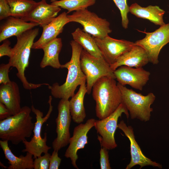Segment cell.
<instances>
[{
	"mask_svg": "<svg viewBox=\"0 0 169 169\" xmlns=\"http://www.w3.org/2000/svg\"><path fill=\"white\" fill-rule=\"evenodd\" d=\"M70 44L72 50L70 60L61 67L68 69L65 81L61 85L55 83L48 87L52 95L55 98L69 100L74 95L77 86L86 81V76L81 69L80 63L83 48L74 40L71 41Z\"/></svg>",
	"mask_w": 169,
	"mask_h": 169,
	"instance_id": "6da1fadb",
	"label": "cell"
},
{
	"mask_svg": "<svg viewBox=\"0 0 169 169\" xmlns=\"http://www.w3.org/2000/svg\"><path fill=\"white\" fill-rule=\"evenodd\" d=\"M115 79L104 76L99 79L93 86L96 115L100 120L110 115L122 103L121 92Z\"/></svg>",
	"mask_w": 169,
	"mask_h": 169,
	"instance_id": "7a4b0ae2",
	"label": "cell"
},
{
	"mask_svg": "<svg viewBox=\"0 0 169 169\" xmlns=\"http://www.w3.org/2000/svg\"><path fill=\"white\" fill-rule=\"evenodd\" d=\"M38 32V28H32L16 37L17 42L13 48V54L9 60L8 63L11 66L17 69L18 72L16 75L22 83L23 87L27 90L36 89L42 85L48 86L49 84L29 83L25 75V71L29 65L31 50Z\"/></svg>",
	"mask_w": 169,
	"mask_h": 169,
	"instance_id": "3957f363",
	"label": "cell"
},
{
	"mask_svg": "<svg viewBox=\"0 0 169 169\" xmlns=\"http://www.w3.org/2000/svg\"><path fill=\"white\" fill-rule=\"evenodd\" d=\"M31 108L22 107L17 114L0 121V138L17 145L31 136L35 124L30 115Z\"/></svg>",
	"mask_w": 169,
	"mask_h": 169,
	"instance_id": "277c9868",
	"label": "cell"
},
{
	"mask_svg": "<svg viewBox=\"0 0 169 169\" xmlns=\"http://www.w3.org/2000/svg\"><path fill=\"white\" fill-rule=\"evenodd\" d=\"M117 84L121 92L122 103L129 112L131 119H137L144 122L149 121L153 111L151 105L156 99L154 94L150 92L144 95L118 82Z\"/></svg>",
	"mask_w": 169,
	"mask_h": 169,
	"instance_id": "5b68a950",
	"label": "cell"
},
{
	"mask_svg": "<svg viewBox=\"0 0 169 169\" xmlns=\"http://www.w3.org/2000/svg\"><path fill=\"white\" fill-rule=\"evenodd\" d=\"M80 66L86 76L87 93L90 94L96 81L104 76L115 79L110 65L103 57H95L83 49L80 57Z\"/></svg>",
	"mask_w": 169,
	"mask_h": 169,
	"instance_id": "8992f818",
	"label": "cell"
},
{
	"mask_svg": "<svg viewBox=\"0 0 169 169\" xmlns=\"http://www.w3.org/2000/svg\"><path fill=\"white\" fill-rule=\"evenodd\" d=\"M52 97L49 96L48 103L49 104V108L46 115L43 117V113L39 110L36 109L34 106H31L32 111L36 115V121L33 132V135L29 141L26 140L22 143L25 146V149L22 152H29L33 156V158H36L40 156L42 153L48 152L51 147L47 145V134L45 132L43 138L41 137V132L43 124L49 118L52 112L53 106L52 105Z\"/></svg>",
	"mask_w": 169,
	"mask_h": 169,
	"instance_id": "52a82bcc",
	"label": "cell"
},
{
	"mask_svg": "<svg viewBox=\"0 0 169 169\" xmlns=\"http://www.w3.org/2000/svg\"><path fill=\"white\" fill-rule=\"evenodd\" d=\"M122 113L129 118V112L125 105L121 103L116 110L107 117L101 120H95L94 127L99 134L97 139L101 147L108 150L114 149L117 147L115 134L118 128V119Z\"/></svg>",
	"mask_w": 169,
	"mask_h": 169,
	"instance_id": "ba28073f",
	"label": "cell"
},
{
	"mask_svg": "<svg viewBox=\"0 0 169 169\" xmlns=\"http://www.w3.org/2000/svg\"><path fill=\"white\" fill-rule=\"evenodd\" d=\"M69 22H74L82 26L83 30L98 38H103L112 32L110 23L87 9L74 12L67 15Z\"/></svg>",
	"mask_w": 169,
	"mask_h": 169,
	"instance_id": "9c48e42d",
	"label": "cell"
},
{
	"mask_svg": "<svg viewBox=\"0 0 169 169\" xmlns=\"http://www.w3.org/2000/svg\"><path fill=\"white\" fill-rule=\"evenodd\" d=\"M145 37L135 44L142 47L146 52L149 62L153 64L159 63L158 56L162 48L169 43V23L160 26L151 33L143 32Z\"/></svg>",
	"mask_w": 169,
	"mask_h": 169,
	"instance_id": "30bf717a",
	"label": "cell"
},
{
	"mask_svg": "<svg viewBox=\"0 0 169 169\" xmlns=\"http://www.w3.org/2000/svg\"><path fill=\"white\" fill-rule=\"evenodd\" d=\"M58 113L56 119L57 136L52 142L54 150L59 151L69 144L70 126L72 118L69 100L61 99L58 106Z\"/></svg>",
	"mask_w": 169,
	"mask_h": 169,
	"instance_id": "8fae6325",
	"label": "cell"
},
{
	"mask_svg": "<svg viewBox=\"0 0 169 169\" xmlns=\"http://www.w3.org/2000/svg\"><path fill=\"white\" fill-rule=\"evenodd\" d=\"M93 38L103 56L110 65L135 45L133 42L115 39L108 35L103 38Z\"/></svg>",
	"mask_w": 169,
	"mask_h": 169,
	"instance_id": "7c38bea8",
	"label": "cell"
},
{
	"mask_svg": "<svg viewBox=\"0 0 169 169\" xmlns=\"http://www.w3.org/2000/svg\"><path fill=\"white\" fill-rule=\"evenodd\" d=\"M95 120V119L91 118L88 120L84 124L81 123L75 127L73 136L69 139V145L64 156L66 158L70 159L71 164L76 169H79L76 163L78 158L77 151L79 150L84 148L85 145L88 144L87 134L94 126Z\"/></svg>",
	"mask_w": 169,
	"mask_h": 169,
	"instance_id": "4fadbf2b",
	"label": "cell"
},
{
	"mask_svg": "<svg viewBox=\"0 0 169 169\" xmlns=\"http://www.w3.org/2000/svg\"><path fill=\"white\" fill-rule=\"evenodd\" d=\"M118 128L121 130L129 139L130 142L131 161L125 169H130L138 165L140 169L146 166H151L162 168L161 164L153 161L146 157L142 152L136 140L133 128L131 125L127 126L123 120L118 124Z\"/></svg>",
	"mask_w": 169,
	"mask_h": 169,
	"instance_id": "5bb4252c",
	"label": "cell"
},
{
	"mask_svg": "<svg viewBox=\"0 0 169 169\" xmlns=\"http://www.w3.org/2000/svg\"><path fill=\"white\" fill-rule=\"evenodd\" d=\"M113 72L115 79L120 84L129 85L140 91L149 81L151 74L143 67L134 68L126 66H120Z\"/></svg>",
	"mask_w": 169,
	"mask_h": 169,
	"instance_id": "9a60e30c",
	"label": "cell"
},
{
	"mask_svg": "<svg viewBox=\"0 0 169 169\" xmlns=\"http://www.w3.org/2000/svg\"><path fill=\"white\" fill-rule=\"evenodd\" d=\"M60 10V7L52 3L48 4L46 0H41L22 19L27 22L38 24L42 27L56 17Z\"/></svg>",
	"mask_w": 169,
	"mask_h": 169,
	"instance_id": "2e32d148",
	"label": "cell"
},
{
	"mask_svg": "<svg viewBox=\"0 0 169 169\" xmlns=\"http://www.w3.org/2000/svg\"><path fill=\"white\" fill-rule=\"evenodd\" d=\"M67 13L63 12L48 23L43 26V32L39 39L34 42L32 49H42L49 42L57 38L63 30L65 25L69 23Z\"/></svg>",
	"mask_w": 169,
	"mask_h": 169,
	"instance_id": "e0dca14e",
	"label": "cell"
},
{
	"mask_svg": "<svg viewBox=\"0 0 169 169\" xmlns=\"http://www.w3.org/2000/svg\"><path fill=\"white\" fill-rule=\"evenodd\" d=\"M149 62L145 50L141 46L135 44L116 60L110 67L114 71L119 67L126 66L136 68H141Z\"/></svg>",
	"mask_w": 169,
	"mask_h": 169,
	"instance_id": "ac0fdd59",
	"label": "cell"
},
{
	"mask_svg": "<svg viewBox=\"0 0 169 169\" xmlns=\"http://www.w3.org/2000/svg\"><path fill=\"white\" fill-rule=\"evenodd\" d=\"M0 102L4 104L12 115L21 110L19 88L14 81L2 84L0 86Z\"/></svg>",
	"mask_w": 169,
	"mask_h": 169,
	"instance_id": "d6986e66",
	"label": "cell"
},
{
	"mask_svg": "<svg viewBox=\"0 0 169 169\" xmlns=\"http://www.w3.org/2000/svg\"><path fill=\"white\" fill-rule=\"evenodd\" d=\"M0 26V42L14 36H17L24 32L39 25L38 24L28 23L22 18L11 16Z\"/></svg>",
	"mask_w": 169,
	"mask_h": 169,
	"instance_id": "ffe728a7",
	"label": "cell"
},
{
	"mask_svg": "<svg viewBox=\"0 0 169 169\" xmlns=\"http://www.w3.org/2000/svg\"><path fill=\"white\" fill-rule=\"evenodd\" d=\"M129 12L137 17L147 19L156 25L161 26L165 24L163 19L165 11L158 6L143 7L135 3L129 7Z\"/></svg>",
	"mask_w": 169,
	"mask_h": 169,
	"instance_id": "44dd1931",
	"label": "cell"
},
{
	"mask_svg": "<svg viewBox=\"0 0 169 169\" xmlns=\"http://www.w3.org/2000/svg\"><path fill=\"white\" fill-rule=\"evenodd\" d=\"M8 141H0V146L8 161L9 166L8 169H33V155L29 152H26L25 156L22 155L18 157L12 152L8 145Z\"/></svg>",
	"mask_w": 169,
	"mask_h": 169,
	"instance_id": "7402d4cb",
	"label": "cell"
},
{
	"mask_svg": "<svg viewBox=\"0 0 169 169\" xmlns=\"http://www.w3.org/2000/svg\"><path fill=\"white\" fill-rule=\"evenodd\" d=\"M62 46V39L56 38L45 45L42 49L44 56L40 63V67L44 68L50 66L54 68H61L59 55Z\"/></svg>",
	"mask_w": 169,
	"mask_h": 169,
	"instance_id": "603a6c76",
	"label": "cell"
},
{
	"mask_svg": "<svg viewBox=\"0 0 169 169\" xmlns=\"http://www.w3.org/2000/svg\"><path fill=\"white\" fill-rule=\"evenodd\" d=\"M85 82L80 85L77 92L69 100V108L71 118L73 121L77 124L82 123L86 116L84 105V100L87 93Z\"/></svg>",
	"mask_w": 169,
	"mask_h": 169,
	"instance_id": "cb8c5ba5",
	"label": "cell"
},
{
	"mask_svg": "<svg viewBox=\"0 0 169 169\" xmlns=\"http://www.w3.org/2000/svg\"><path fill=\"white\" fill-rule=\"evenodd\" d=\"M71 34L74 40L90 54L96 58L103 57L93 37L90 34L78 28Z\"/></svg>",
	"mask_w": 169,
	"mask_h": 169,
	"instance_id": "d4e9b609",
	"label": "cell"
},
{
	"mask_svg": "<svg viewBox=\"0 0 169 169\" xmlns=\"http://www.w3.org/2000/svg\"><path fill=\"white\" fill-rule=\"evenodd\" d=\"M9 5L11 16L22 18L27 15L38 2L33 0H6Z\"/></svg>",
	"mask_w": 169,
	"mask_h": 169,
	"instance_id": "484cf974",
	"label": "cell"
},
{
	"mask_svg": "<svg viewBox=\"0 0 169 169\" xmlns=\"http://www.w3.org/2000/svg\"><path fill=\"white\" fill-rule=\"evenodd\" d=\"M96 0H60L51 3L68 10L67 13L73 11L87 9L94 4Z\"/></svg>",
	"mask_w": 169,
	"mask_h": 169,
	"instance_id": "4316f807",
	"label": "cell"
},
{
	"mask_svg": "<svg viewBox=\"0 0 169 169\" xmlns=\"http://www.w3.org/2000/svg\"><path fill=\"white\" fill-rule=\"evenodd\" d=\"M113 0L120 11L122 27L125 29L127 28L129 23L128 13L129 12V7L127 3V0Z\"/></svg>",
	"mask_w": 169,
	"mask_h": 169,
	"instance_id": "83f0119b",
	"label": "cell"
},
{
	"mask_svg": "<svg viewBox=\"0 0 169 169\" xmlns=\"http://www.w3.org/2000/svg\"><path fill=\"white\" fill-rule=\"evenodd\" d=\"M48 152L44 153V155L35 158L33 162V168L34 169H48L49 165L51 156Z\"/></svg>",
	"mask_w": 169,
	"mask_h": 169,
	"instance_id": "f1b7e54d",
	"label": "cell"
},
{
	"mask_svg": "<svg viewBox=\"0 0 169 169\" xmlns=\"http://www.w3.org/2000/svg\"><path fill=\"white\" fill-rule=\"evenodd\" d=\"M108 150L101 147L100 151V165L101 169H111Z\"/></svg>",
	"mask_w": 169,
	"mask_h": 169,
	"instance_id": "f546056e",
	"label": "cell"
},
{
	"mask_svg": "<svg viewBox=\"0 0 169 169\" xmlns=\"http://www.w3.org/2000/svg\"><path fill=\"white\" fill-rule=\"evenodd\" d=\"M11 67L8 63L7 64H2L0 65V84H6L11 81L9 77V70Z\"/></svg>",
	"mask_w": 169,
	"mask_h": 169,
	"instance_id": "4dcf8cb0",
	"label": "cell"
},
{
	"mask_svg": "<svg viewBox=\"0 0 169 169\" xmlns=\"http://www.w3.org/2000/svg\"><path fill=\"white\" fill-rule=\"evenodd\" d=\"M11 16L10 7L6 0H0V20Z\"/></svg>",
	"mask_w": 169,
	"mask_h": 169,
	"instance_id": "1f68e13d",
	"label": "cell"
},
{
	"mask_svg": "<svg viewBox=\"0 0 169 169\" xmlns=\"http://www.w3.org/2000/svg\"><path fill=\"white\" fill-rule=\"evenodd\" d=\"M11 43L8 39H6L3 41V43L0 46V57L7 56L9 58L13 54V48L10 47Z\"/></svg>",
	"mask_w": 169,
	"mask_h": 169,
	"instance_id": "d6a6232c",
	"label": "cell"
},
{
	"mask_svg": "<svg viewBox=\"0 0 169 169\" xmlns=\"http://www.w3.org/2000/svg\"><path fill=\"white\" fill-rule=\"evenodd\" d=\"M58 151L54 150L51 155L49 169H58L61 161V159L58 156Z\"/></svg>",
	"mask_w": 169,
	"mask_h": 169,
	"instance_id": "836d02e7",
	"label": "cell"
},
{
	"mask_svg": "<svg viewBox=\"0 0 169 169\" xmlns=\"http://www.w3.org/2000/svg\"><path fill=\"white\" fill-rule=\"evenodd\" d=\"M12 115L5 105L0 102V120L6 119Z\"/></svg>",
	"mask_w": 169,
	"mask_h": 169,
	"instance_id": "e575fe53",
	"label": "cell"
},
{
	"mask_svg": "<svg viewBox=\"0 0 169 169\" xmlns=\"http://www.w3.org/2000/svg\"><path fill=\"white\" fill-rule=\"evenodd\" d=\"M58 0H50V1L52 2L55 1H58Z\"/></svg>",
	"mask_w": 169,
	"mask_h": 169,
	"instance_id": "d590c367",
	"label": "cell"
},
{
	"mask_svg": "<svg viewBox=\"0 0 169 169\" xmlns=\"http://www.w3.org/2000/svg\"><path fill=\"white\" fill-rule=\"evenodd\" d=\"M168 168L169 169V168Z\"/></svg>",
	"mask_w": 169,
	"mask_h": 169,
	"instance_id": "8d00e7d4",
	"label": "cell"
}]
</instances>
